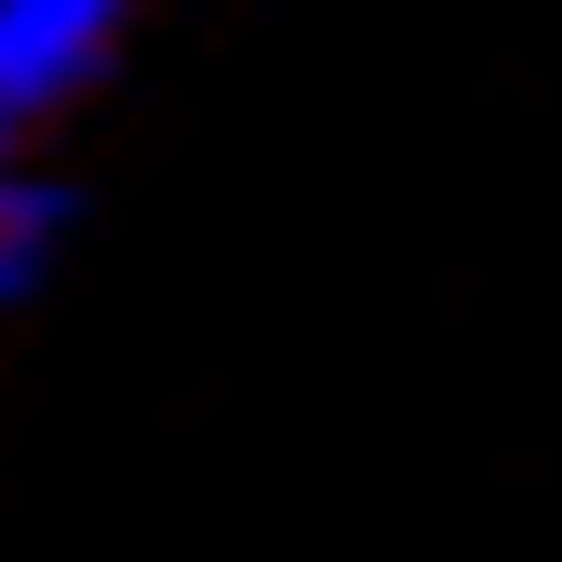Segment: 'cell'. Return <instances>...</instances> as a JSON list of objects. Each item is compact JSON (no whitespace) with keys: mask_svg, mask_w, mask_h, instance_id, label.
Masks as SVG:
<instances>
[{"mask_svg":"<svg viewBox=\"0 0 562 562\" xmlns=\"http://www.w3.org/2000/svg\"><path fill=\"white\" fill-rule=\"evenodd\" d=\"M121 14H134V0H0V121L67 108V94L108 67Z\"/></svg>","mask_w":562,"mask_h":562,"instance_id":"obj_1","label":"cell"},{"mask_svg":"<svg viewBox=\"0 0 562 562\" xmlns=\"http://www.w3.org/2000/svg\"><path fill=\"white\" fill-rule=\"evenodd\" d=\"M0 134H14V121H0ZM0 175H14V161H0Z\"/></svg>","mask_w":562,"mask_h":562,"instance_id":"obj_2","label":"cell"}]
</instances>
